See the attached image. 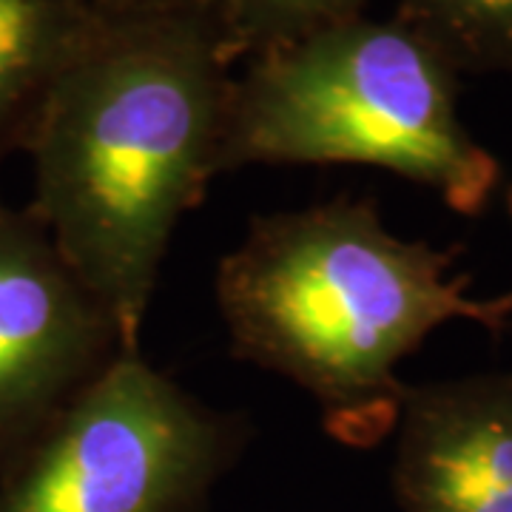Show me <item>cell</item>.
<instances>
[{
    "instance_id": "cell-9",
    "label": "cell",
    "mask_w": 512,
    "mask_h": 512,
    "mask_svg": "<svg viewBox=\"0 0 512 512\" xmlns=\"http://www.w3.org/2000/svg\"><path fill=\"white\" fill-rule=\"evenodd\" d=\"M370 0H217L222 32L234 60L362 18Z\"/></svg>"
},
{
    "instance_id": "cell-10",
    "label": "cell",
    "mask_w": 512,
    "mask_h": 512,
    "mask_svg": "<svg viewBox=\"0 0 512 512\" xmlns=\"http://www.w3.org/2000/svg\"><path fill=\"white\" fill-rule=\"evenodd\" d=\"M109 12H134V9H183V6H217V0H94Z\"/></svg>"
},
{
    "instance_id": "cell-3",
    "label": "cell",
    "mask_w": 512,
    "mask_h": 512,
    "mask_svg": "<svg viewBox=\"0 0 512 512\" xmlns=\"http://www.w3.org/2000/svg\"><path fill=\"white\" fill-rule=\"evenodd\" d=\"M458 77L396 18L362 15L276 46L234 77L220 174L370 165L478 217L501 188V163L461 123Z\"/></svg>"
},
{
    "instance_id": "cell-11",
    "label": "cell",
    "mask_w": 512,
    "mask_h": 512,
    "mask_svg": "<svg viewBox=\"0 0 512 512\" xmlns=\"http://www.w3.org/2000/svg\"><path fill=\"white\" fill-rule=\"evenodd\" d=\"M507 214H510V220H512V185H510V191H507Z\"/></svg>"
},
{
    "instance_id": "cell-2",
    "label": "cell",
    "mask_w": 512,
    "mask_h": 512,
    "mask_svg": "<svg viewBox=\"0 0 512 512\" xmlns=\"http://www.w3.org/2000/svg\"><path fill=\"white\" fill-rule=\"evenodd\" d=\"M458 251L396 237L376 202L348 194L259 214L214 279L231 353L311 393L330 439L370 450L393 436L399 365L433 330L512 322V288L476 296Z\"/></svg>"
},
{
    "instance_id": "cell-8",
    "label": "cell",
    "mask_w": 512,
    "mask_h": 512,
    "mask_svg": "<svg viewBox=\"0 0 512 512\" xmlns=\"http://www.w3.org/2000/svg\"><path fill=\"white\" fill-rule=\"evenodd\" d=\"M393 18L458 74H512V0H396Z\"/></svg>"
},
{
    "instance_id": "cell-5",
    "label": "cell",
    "mask_w": 512,
    "mask_h": 512,
    "mask_svg": "<svg viewBox=\"0 0 512 512\" xmlns=\"http://www.w3.org/2000/svg\"><path fill=\"white\" fill-rule=\"evenodd\" d=\"M131 353L35 211L0 200V467Z\"/></svg>"
},
{
    "instance_id": "cell-7",
    "label": "cell",
    "mask_w": 512,
    "mask_h": 512,
    "mask_svg": "<svg viewBox=\"0 0 512 512\" xmlns=\"http://www.w3.org/2000/svg\"><path fill=\"white\" fill-rule=\"evenodd\" d=\"M94 0H0V165L26 151L49 97L100 23Z\"/></svg>"
},
{
    "instance_id": "cell-6",
    "label": "cell",
    "mask_w": 512,
    "mask_h": 512,
    "mask_svg": "<svg viewBox=\"0 0 512 512\" xmlns=\"http://www.w3.org/2000/svg\"><path fill=\"white\" fill-rule=\"evenodd\" d=\"M393 433L402 512H512V370L407 384Z\"/></svg>"
},
{
    "instance_id": "cell-4",
    "label": "cell",
    "mask_w": 512,
    "mask_h": 512,
    "mask_svg": "<svg viewBox=\"0 0 512 512\" xmlns=\"http://www.w3.org/2000/svg\"><path fill=\"white\" fill-rule=\"evenodd\" d=\"M251 436L131 350L0 467V512H205Z\"/></svg>"
},
{
    "instance_id": "cell-1",
    "label": "cell",
    "mask_w": 512,
    "mask_h": 512,
    "mask_svg": "<svg viewBox=\"0 0 512 512\" xmlns=\"http://www.w3.org/2000/svg\"><path fill=\"white\" fill-rule=\"evenodd\" d=\"M100 12L26 146L29 208L140 350L171 237L220 174L237 60L217 6Z\"/></svg>"
}]
</instances>
